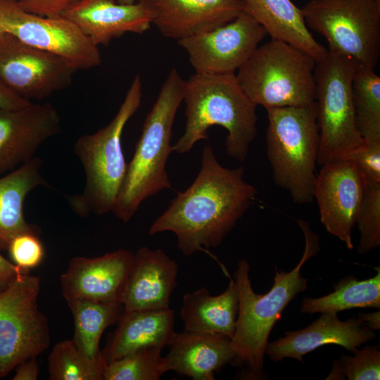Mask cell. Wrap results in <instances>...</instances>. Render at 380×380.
<instances>
[{
	"instance_id": "obj_24",
	"label": "cell",
	"mask_w": 380,
	"mask_h": 380,
	"mask_svg": "<svg viewBox=\"0 0 380 380\" xmlns=\"http://www.w3.org/2000/svg\"><path fill=\"white\" fill-rule=\"evenodd\" d=\"M239 311V291L233 278L227 289L211 296L203 287L183 296L180 318L184 330L232 338Z\"/></svg>"
},
{
	"instance_id": "obj_16",
	"label": "cell",
	"mask_w": 380,
	"mask_h": 380,
	"mask_svg": "<svg viewBox=\"0 0 380 380\" xmlns=\"http://www.w3.org/2000/svg\"><path fill=\"white\" fill-rule=\"evenodd\" d=\"M134 253L121 248L96 258H72L60 277L67 301L85 299L121 303Z\"/></svg>"
},
{
	"instance_id": "obj_37",
	"label": "cell",
	"mask_w": 380,
	"mask_h": 380,
	"mask_svg": "<svg viewBox=\"0 0 380 380\" xmlns=\"http://www.w3.org/2000/svg\"><path fill=\"white\" fill-rule=\"evenodd\" d=\"M22 272L16 265L0 253V293Z\"/></svg>"
},
{
	"instance_id": "obj_3",
	"label": "cell",
	"mask_w": 380,
	"mask_h": 380,
	"mask_svg": "<svg viewBox=\"0 0 380 380\" xmlns=\"http://www.w3.org/2000/svg\"><path fill=\"white\" fill-rule=\"evenodd\" d=\"M235 74L195 72L185 80L186 124L172 151L189 152L196 143L208 139L211 127L218 125L227 132V154L245 160L257 133V106L242 91Z\"/></svg>"
},
{
	"instance_id": "obj_25",
	"label": "cell",
	"mask_w": 380,
	"mask_h": 380,
	"mask_svg": "<svg viewBox=\"0 0 380 380\" xmlns=\"http://www.w3.org/2000/svg\"><path fill=\"white\" fill-rule=\"evenodd\" d=\"M41 165L40 158L34 156L0 177V250H7L12 239L20 234L40 232L25 220L23 204L30 191L48 185L41 174Z\"/></svg>"
},
{
	"instance_id": "obj_17",
	"label": "cell",
	"mask_w": 380,
	"mask_h": 380,
	"mask_svg": "<svg viewBox=\"0 0 380 380\" xmlns=\"http://www.w3.org/2000/svg\"><path fill=\"white\" fill-rule=\"evenodd\" d=\"M309 326L285 331L284 336L267 343L265 353L275 362L286 357L303 362L307 353L325 345H337L355 353L359 346L375 338L374 331L357 318L341 320L337 313L322 312Z\"/></svg>"
},
{
	"instance_id": "obj_11",
	"label": "cell",
	"mask_w": 380,
	"mask_h": 380,
	"mask_svg": "<svg viewBox=\"0 0 380 380\" xmlns=\"http://www.w3.org/2000/svg\"><path fill=\"white\" fill-rule=\"evenodd\" d=\"M0 25L6 33L61 58L77 70L101 63L99 46L63 15L41 16L25 11L15 0H0Z\"/></svg>"
},
{
	"instance_id": "obj_35",
	"label": "cell",
	"mask_w": 380,
	"mask_h": 380,
	"mask_svg": "<svg viewBox=\"0 0 380 380\" xmlns=\"http://www.w3.org/2000/svg\"><path fill=\"white\" fill-rule=\"evenodd\" d=\"M27 12L46 17L62 16L79 0H15Z\"/></svg>"
},
{
	"instance_id": "obj_39",
	"label": "cell",
	"mask_w": 380,
	"mask_h": 380,
	"mask_svg": "<svg viewBox=\"0 0 380 380\" xmlns=\"http://www.w3.org/2000/svg\"><path fill=\"white\" fill-rule=\"evenodd\" d=\"M357 319L373 331L379 330L380 329L379 310L368 313L361 312L358 314Z\"/></svg>"
},
{
	"instance_id": "obj_34",
	"label": "cell",
	"mask_w": 380,
	"mask_h": 380,
	"mask_svg": "<svg viewBox=\"0 0 380 380\" xmlns=\"http://www.w3.org/2000/svg\"><path fill=\"white\" fill-rule=\"evenodd\" d=\"M341 159L352 162L363 175L367 184H380V141L364 140Z\"/></svg>"
},
{
	"instance_id": "obj_26",
	"label": "cell",
	"mask_w": 380,
	"mask_h": 380,
	"mask_svg": "<svg viewBox=\"0 0 380 380\" xmlns=\"http://www.w3.org/2000/svg\"><path fill=\"white\" fill-rule=\"evenodd\" d=\"M67 303L74 320V344L90 359L105 360L100 340L108 327L117 324L124 310L122 304L85 299L71 300Z\"/></svg>"
},
{
	"instance_id": "obj_14",
	"label": "cell",
	"mask_w": 380,
	"mask_h": 380,
	"mask_svg": "<svg viewBox=\"0 0 380 380\" xmlns=\"http://www.w3.org/2000/svg\"><path fill=\"white\" fill-rule=\"evenodd\" d=\"M366 182L350 161L338 159L322 165L313 187V199L326 231L352 250V230L356 224Z\"/></svg>"
},
{
	"instance_id": "obj_12",
	"label": "cell",
	"mask_w": 380,
	"mask_h": 380,
	"mask_svg": "<svg viewBox=\"0 0 380 380\" xmlns=\"http://www.w3.org/2000/svg\"><path fill=\"white\" fill-rule=\"evenodd\" d=\"M77 71L61 58L10 34L0 38V80L30 101L43 100L66 89Z\"/></svg>"
},
{
	"instance_id": "obj_28",
	"label": "cell",
	"mask_w": 380,
	"mask_h": 380,
	"mask_svg": "<svg viewBox=\"0 0 380 380\" xmlns=\"http://www.w3.org/2000/svg\"><path fill=\"white\" fill-rule=\"evenodd\" d=\"M355 123L362 139L380 141V77L358 65L352 82Z\"/></svg>"
},
{
	"instance_id": "obj_38",
	"label": "cell",
	"mask_w": 380,
	"mask_h": 380,
	"mask_svg": "<svg viewBox=\"0 0 380 380\" xmlns=\"http://www.w3.org/2000/svg\"><path fill=\"white\" fill-rule=\"evenodd\" d=\"M37 357L28 359L16 367L13 380H37L39 376V367Z\"/></svg>"
},
{
	"instance_id": "obj_8",
	"label": "cell",
	"mask_w": 380,
	"mask_h": 380,
	"mask_svg": "<svg viewBox=\"0 0 380 380\" xmlns=\"http://www.w3.org/2000/svg\"><path fill=\"white\" fill-rule=\"evenodd\" d=\"M357 66L354 60L330 51L316 62L315 103L319 165L341 159L363 141L356 126L352 96Z\"/></svg>"
},
{
	"instance_id": "obj_18",
	"label": "cell",
	"mask_w": 380,
	"mask_h": 380,
	"mask_svg": "<svg viewBox=\"0 0 380 380\" xmlns=\"http://www.w3.org/2000/svg\"><path fill=\"white\" fill-rule=\"evenodd\" d=\"M178 265L163 250L140 247L133 255L121 297L125 310L170 308Z\"/></svg>"
},
{
	"instance_id": "obj_29",
	"label": "cell",
	"mask_w": 380,
	"mask_h": 380,
	"mask_svg": "<svg viewBox=\"0 0 380 380\" xmlns=\"http://www.w3.org/2000/svg\"><path fill=\"white\" fill-rule=\"evenodd\" d=\"M105 360H94L84 355L72 340L56 343L48 357L50 380H103Z\"/></svg>"
},
{
	"instance_id": "obj_10",
	"label": "cell",
	"mask_w": 380,
	"mask_h": 380,
	"mask_svg": "<svg viewBox=\"0 0 380 380\" xmlns=\"http://www.w3.org/2000/svg\"><path fill=\"white\" fill-rule=\"evenodd\" d=\"M40 288L39 277L22 272L0 293V378L50 345L49 321L37 303Z\"/></svg>"
},
{
	"instance_id": "obj_33",
	"label": "cell",
	"mask_w": 380,
	"mask_h": 380,
	"mask_svg": "<svg viewBox=\"0 0 380 380\" xmlns=\"http://www.w3.org/2000/svg\"><path fill=\"white\" fill-rule=\"evenodd\" d=\"M37 232H25L12 239L8 251L12 262L22 272L37 267L42 262L45 251Z\"/></svg>"
},
{
	"instance_id": "obj_4",
	"label": "cell",
	"mask_w": 380,
	"mask_h": 380,
	"mask_svg": "<svg viewBox=\"0 0 380 380\" xmlns=\"http://www.w3.org/2000/svg\"><path fill=\"white\" fill-rule=\"evenodd\" d=\"M184 86L185 80L176 68H172L146 116L112 210L123 222L132 218L143 201L171 188L166 163L172 152V126L183 101Z\"/></svg>"
},
{
	"instance_id": "obj_1",
	"label": "cell",
	"mask_w": 380,
	"mask_h": 380,
	"mask_svg": "<svg viewBox=\"0 0 380 380\" xmlns=\"http://www.w3.org/2000/svg\"><path fill=\"white\" fill-rule=\"evenodd\" d=\"M243 176V166L223 167L206 144L196 177L155 220L149 235L174 233L178 249L186 256L219 246L256 197V188Z\"/></svg>"
},
{
	"instance_id": "obj_32",
	"label": "cell",
	"mask_w": 380,
	"mask_h": 380,
	"mask_svg": "<svg viewBox=\"0 0 380 380\" xmlns=\"http://www.w3.org/2000/svg\"><path fill=\"white\" fill-rule=\"evenodd\" d=\"M360 233L357 253L366 254L380 245V184H367L356 221Z\"/></svg>"
},
{
	"instance_id": "obj_19",
	"label": "cell",
	"mask_w": 380,
	"mask_h": 380,
	"mask_svg": "<svg viewBox=\"0 0 380 380\" xmlns=\"http://www.w3.org/2000/svg\"><path fill=\"white\" fill-rule=\"evenodd\" d=\"M97 46L127 32L141 34L152 25L146 1L122 4L115 0H79L63 15Z\"/></svg>"
},
{
	"instance_id": "obj_6",
	"label": "cell",
	"mask_w": 380,
	"mask_h": 380,
	"mask_svg": "<svg viewBox=\"0 0 380 380\" xmlns=\"http://www.w3.org/2000/svg\"><path fill=\"white\" fill-rule=\"evenodd\" d=\"M315 65L301 50L271 39L258 46L235 75L248 98L266 110L313 107Z\"/></svg>"
},
{
	"instance_id": "obj_20",
	"label": "cell",
	"mask_w": 380,
	"mask_h": 380,
	"mask_svg": "<svg viewBox=\"0 0 380 380\" xmlns=\"http://www.w3.org/2000/svg\"><path fill=\"white\" fill-rule=\"evenodd\" d=\"M154 25L177 40L222 25L243 11L242 0H146Z\"/></svg>"
},
{
	"instance_id": "obj_22",
	"label": "cell",
	"mask_w": 380,
	"mask_h": 380,
	"mask_svg": "<svg viewBox=\"0 0 380 380\" xmlns=\"http://www.w3.org/2000/svg\"><path fill=\"white\" fill-rule=\"evenodd\" d=\"M175 315L170 308L155 310H125L117 328L101 350L106 362L134 352L168 346L173 338Z\"/></svg>"
},
{
	"instance_id": "obj_27",
	"label": "cell",
	"mask_w": 380,
	"mask_h": 380,
	"mask_svg": "<svg viewBox=\"0 0 380 380\" xmlns=\"http://www.w3.org/2000/svg\"><path fill=\"white\" fill-rule=\"evenodd\" d=\"M334 291L319 298H305L301 303L302 313L331 312L338 313L356 308H380V269L374 277L358 280L346 276L334 286Z\"/></svg>"
},
{
	"instance_id": "obj_41",
	"label": "cell",
	"mask_w": 380,
	"mask_h": 380,
	"mask_svg": "<svg viewBox=\"0 0 380 380\" xmlns=\"http://www.w3.org/2000/svg\"><path fill=\"white\" fill-rule=\"evenodd\" d=\"M5 31L2 28L1 25H0V38L5 34Z\"/></svg>"
},
{
	"instance_id": "obj_5",
	"label": "cell",
	"mask_w": 380,
	"mask_h": 380,
	"mask_svg": "<svg viewBox=\"0 0 380 380\" xmlns=\"http://www.w3.org/2000/svg\"><path fill=\"white\" fill-rule=\"evenodd\" d=\"M142 82L135 76L113 120L97 132L81 136L74 151L85 173L81 194L68 198L79 215H101L112 212L125 177L126 163L122 147L125 125L140 107Z\"/></svg>"
},
{
	"instance_id": "obj_23",
	"label": "cell",
	"mask_w": 380,
	"mask_h": 380,
	"mask_svg": "<svg viewBox=\"0 0 380 380\" xmlns=\"http://www.w3.org/2000/svg\"><path fill=\"white\" fill-rule=\"evenodd\" d=\"M242 4L243 11L258 22L272 39L301 50L316 62L327 56L328 50L310 33L301 8L291 0H242Z\"/></svg>"
},
{
	"instance_id": "obj_2",
	"label": "cell",
	"mask_w": 380,
	"mask_h": 380,
	"mask_svg": "<svg viewBox=\"0 0 380 380\" xmlns=\"http://www.w3.org/2000/svg\"><path fill=\"white\" fill-rule=\"evenodd\" d=\"M298 224L305 236V247L298 263L289 272L279 271L274 266L275 275L271 289L266 293H256L249 277L250 265L241 259L233 279L239 291V311L234 335L231 338L236 353L234 365L245 366L246 379H264V357L270 334L284 309L308 288V279L301 274L307 260L319 251L318 236L309 224L298 220Z\"/></svg>"
},
{
	"instance_id": "obj_36",
	"label": "cell",
	"mask_w": 380,
	"mask_h": 380,
	"mask_svg": "<svg viewBox=\"0 0 380 380\" xmlns=\"http://www.w3.org/2000/svg\"><path fill=\"white\" fill-rule=\"evenodd\" d=\"M31 103L15 94L0 80V108H18Z\"/></svg>"
},
{
	"instance_id": "obj_30",
	"label": "cell",
	"mask_w": 380,
	"mask_h": 380,
	"mask_svg": "<svg viewBox=\"0 0 380 380\" xmlns=\"http://www.w3.org/2000/svg\"><path fill=\"white\" fill-rule=\"evenodd\" d=\"M162 350L148 348L106 362L103 380H158L167 372Z\"/></svg>"
},
{
	"instance_id": "obj_31",
	"label": "cell",
	"mask_w": 380,
	"mask_h": 380,
	"mask_svg": "<svg viewBox=\"0 0 380 380\" xmlns=\"http://www.w3.org/2000/svg\"><path fill=\"white\" fill-rule=\"evenodd\" d=\"M354 355H343L335 361L326 379L379 380L380 351L379 346H365Z\"/></svg>"
},
{
	"instance_id": "obj_15",
	"label": "cell",
	"mask_w": 380,
	"mask_h": 380,
	"mask_svg": "<svg viewBox=\"0 0 380 380\" xmlns=\"http://www.w3.org/2000/svg\"><path fill=\"white\" fill-rule=\"evenodd\" d=\"M61 129V116L50 103L0 108V175L34 157L39 147Z\"/></svg>"
},
{
	"instance_id": "obj_40",
	"label": "cell",
	"mask_w": 380,
	"mask_h": 380,
	"mask_svg": "<svg viewBox=\"0 0 380 380\" xmlns=\"http://www.w3.org/2000/svg\"><path fill=\"white\" fill-rule=\"evenodd\" d=\"M115 1L122 4H133V3L144 1L146 0H115Z\"/></svg>"
},
{
	"instance_id": "obj_13",
	"label": "cell",
	"mask_w": 380,
	"mask_h": 380,
	"mask_svg": "<svg viewBox=\"0 0 380 380\" xmlns=\"http://www.w3.org/2000/svg\"><path fill=\"white\" fill-rule=\"evenodd\" d=\"M267 35L251 15L242 11L214 29L177 40L195 72L235 73Z\"/></svg>"
},
{
	"instance_id": "obj_7",
	"label": "cell",
	"mask_w": 380,
	"mask_h": 380,
	"mask_svg": "<svg viewBox=\"0 0 380 380\" xmlns=\"http://www.w3.org/2000/svg\"><path fill=\"white\" fill-rule=\"evenodd\" d=\"M267 112V153L273 179L294 203H311L319 144L315 106Z\"/></svg>"
},
{
	"instance_id": "obj_21",
	"label": "cell",
	"mask_w": 380,
	"mask_h": 380,
	"mask_svg": "<svg viewBox=\"0 0 380 380\" xmlns=\"http://www.w3.org/2000/svg\"><path fill=\"white\" fill-rule=\"evenodd\" d=\"M164 356L167 371L194 380H214L215 373L235 362L231 338L215 334L175 332Z\"/></svg>"
},
{
	"instance_id": "obj_9",
	"label": "cell",
	"mask_w": 380,
	"mask_h": 380,
	"mask_svg": "<svg viewBox=\"0 0 380 380\" xmlns=\"http://www.w3.org/2000/svg\"><path fill=\"white\" fill-rule=\"evenodd\" d=\"M308 27L328 51L375 68L380 55V0H310L301 8Z\"/></svg>"
}]
</instances>
